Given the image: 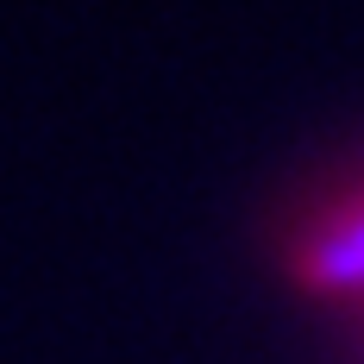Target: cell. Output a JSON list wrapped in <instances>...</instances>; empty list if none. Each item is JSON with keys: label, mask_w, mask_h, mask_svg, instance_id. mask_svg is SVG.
Segmentation results:
<instances>
[{"label": "cell", "mask_w": 364, "mask_h": 364, "mask_svg": "<svg viewBox=\"0 0 364 364\" xmlns=\"http://www.w3.org/2000/svg\"><path fill=\"white\" fill-rule=\"evenodd\" d=\"M301 270H308V283H358L364 277V208H352V214H339L301 252Z\"/></svg>", "instance_id": "cell-1"}]
</instances>
